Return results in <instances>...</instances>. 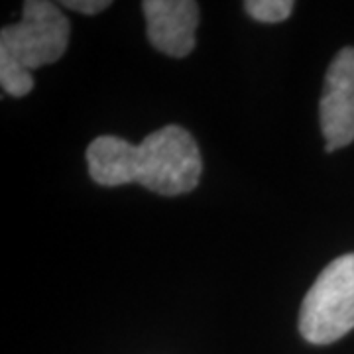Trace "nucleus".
<instances>
[{
  "label": "nucleus",
  "instance_id": "nucleus-5",
  "mask_svg": "<svg viewBox=\"0 0 354 354\" xmlns=\"http://www.w3.org/2000/svg\"><path fill=\"white\" fill-rule=\"evenodd\" d=\"M148 39L156 50L169 57H187L195 50L199 26V4L191 0H144Z\"/></svg>",
  "mask_w": 354,
  "mask_h": 354
},
{
  "label": "nucleus",
  "instance_id": "nucleus-1",
  "mask_svg": "<svg viewBox=\"0 0 354 354\" xmlns=\"http://www.w3.org/2000/svg\"><path fill=\"white\" fill-rule=\"evenodd\" d=\"M85 158L88 176L102 187L140 183L164 197L193 191L203 171L199 146L179 124L153 130L138 146L104 134L88 144Z\"/></svg>",
  "mask_w": 354,
  "mask_h": 354
},
{
  "label": "nucleus",
  "instance_id": "nucleus-6",
  "mask_svg": "<svg viewBox=\"0 0 354 354\" xmlns=\"http://www.w3.org/2000/svg\"><path fill=\"white\" fill-rule=\"evenodd\" d=\"M293 0H246L244 10L254 20L264 24H278L288 20L293 12Z\"/></svg>",
  "mask_w": 354,
  "mask_h": 354
},
{
  "label": "nucleus",
  "instance_id": "nucleus-2",
  "mask_svg": "<svg viewBox=\"0 0 354 354\" xmlns=\"http://www.w3.org/2000/svg\"><path fill=\"white\" fill-rule=\"evenodd\" d=\"M71 26L48 0H26L22 18L0 30V85L10 97L34 88L32 71L55 64L69 46Z\"/></svg>",
  "mask_w": 354,
  "mask_h": 354
},
{
  "label": "nucleus",
  "instance_id": "nucleus-4",
  "mask_svg": "<svg viewBox=\"0 0 354 354\" xmlns=\"http://www.w3.org/2000/svg\"><path fill=\"white\" fill-rule=\"evenodd\" d=\"M319 120L327 153L354 142V48H342L330 62L319 102Z\"/></svg>",
  "mask_w": 354,
  "mask_h": 354
},
{
  "label": "nucleus",
  "instance_id": "nucleus-7",
  "mask_svg": "<svg viewBox=\"0 0 354 354\" xmlns=\"http://www.w3.org/2000/svg\"><path fill=\"white\" fill-rule=\"evenodd\" d=\"M113 2L111 0H64L62 6L69 8L73 12L87 14V16H95L101 14L102 10H106Z\"/></svg>",
  "mask_w": 354,
  "mask_h": 354
},
{
  "label": "nucleus",
  "instance_id": "nucleus-3",
  "mask_svg": "<svg viewBox=\"0 0 354 354\" xmlns=\"http://www.w3.org/2000/svg\"><path fill=\"white\" fill-rule=\"evenodd\" d=\"M354 329V252L339 256L305 293L299 333L311 344H330Z\"/></svg>",
  "mask_w": 354,
  "mask_h": 354
}]
</instances>
